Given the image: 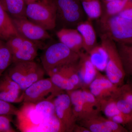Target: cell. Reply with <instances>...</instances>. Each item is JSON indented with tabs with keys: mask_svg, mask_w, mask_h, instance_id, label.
<instances>
[{
	"mask_svg": "<svg viewBox=\"0 0 132 132\" xmlns=\"http://www.w3.org/2000/svg\"><path fill=\"white\" fill-rule=\"evenodd\" d=\"M79 57V54L60 42L45 48L40 59L43 67L48 74L62 66L78 62Z\"/></svg>",
	"mask_w": 132,
	"mask_h": 132,
	"instance_id": "1",
	"label": "cell"
},
{
	"mask_svg": "<svg viewBox=\"0 0 132 132\" xmlns=\"http://www.w3.org/2000/svg\"><path fill=\"white\" fill-rule=\"evenodd\" d=\"M6 72L24 91L33 83L44 78L46 73L42 66L34 61L12 63Z\"/></svg>",
	"mask_w": 132,
	"mask_h": 132,
	"instance_id": "2",
	"label": "cell"
},
{
	"mask_svg": "<svg viewBox=\"0 0 132 132\" xmlns=\"http://www.w3.org/2000/svg\"><path fill=\"white\" fill-rule=\"evenodd\" d=\"M26 16L29 21L46 30L56 27L57 7L54 0H38L27 5Z\"/></svg>",
	"mask_w": 132,
	"mask_h": 132,
	"instance_id": "3",
	"label": "cell"
},
{
	"mask_svg": "<svg viewBox=\"0 0 132 132\" xmlns=\"http://www.w3.org/2000/svg\"><path fill=\"white\" fill-rule=\"evenodd\" d=\"M100 24L102 34L118 43L132 44V20L119 15L101 16Z\"/></svg>",
	"mask_w": 132,
	"mask_h": 132,
	"instance_id": "4",
	"label": "cell"
},
{
	"mask_svg": "<svg viewBox=\"0 0 132 132\" xmlns=\"http://www.w3.org/2000/svg\"><path fill=\"white\" fill-rule=\"evenodd\" d=\"M101 45L108 55V61L105 70L106 76L111 82L118 87L124 84L126 73L117 45L104 34L100 35Z\"/></svg>",
	"mask_w": 132,
	"mask_h": 132,
	"instance_id": "5",
	"label": "cell"
},
{
	"mask_svg": "<svg viewBox=\"0 0 132 132\" xmlns=\"http://www.w3.org/2000/svg\"><path fill=\"white\" fill-rule=\"evenodd\" d=\"M57 7L56 26L61 28H76L85 21V12L80 0H54Z\"/></svg>",
	"mask_w": 132,
	"mask_h": 132,
	"instance_id": "6",
	"label": "cell"
},
{
	"mask_svg": "<svg viewBox=\"0 0 132 132\" xmlns=\"http://www.w3.org/2000/svg\"><path fill=\"white\" fill-rule=\"evenodd\" d=\"M65 92L55 85L50 78H43L24 91L23 102L35 104L43 101H53L59 95Z\"/></svg>",
	"mask_w": 132,
	"mask_h": 132,
	"instance_id": "7",
	"label": "cell"
},
{
	"mask_svg": "<svg viewBox=\"0 0 132 132\" xmlns=\"http://www.w3.org/2000/svg\"><path fill=\"white\" fill-rule=\"evenodd\" d=\"M6 42L12 53V63L33 61L38 55L40 45L20 35Z\"/></svg>",
	"mask_w": 132,
	"mask_h": 132,
	"instance_id": "8",
	"label": "cell"
},
{
	"mask_svg": "<svg viewBox=\"0 0 132 132\" xmlns=\"http://www.w3.org/2000/svg\"><path fill=\"white\" fill-rule=\"evenodd\" d=\"M23 103L15 115L17 128L21 132H39L40 128L46 120L36 110L35 104Z\"/></svg>",
	"mask_w": 132,
	"mask_h": 132,
	"instance_id": "9",
	"label": "cell"
},
{
	"mask_svg": "<svg viewBox=\"0 0 132 132\" xmlns=\"http://www.w3.org/2000/svg\"><path fill=\"white\" fill-rule=\"evenodd\" d=\"M53 101L55 114L64 127L65 132L73 131L77 120L74 114L68 94L65 92L59 95L54 98Z\"/></svg>",
	"mask_w": 132,
	"mask_h": 132,
	"instance_id": "10",
	"label": "cell"
},
{
	"mask_svg": "<svg viewBox=\"0 0 132 132\" xmlns=\"http://www.w3.org/2000/svg\"><path fill=\"white\" fill-rule=\"evenodd\" d=\"M12 19L19 34L26 39L39 45V42L51 38L47 31L27 18H12Z\"/></svg>",
	"mask_w": 132,
	"mask_h": 132,
	"instance_id": "11",
	"label": "cell"
},
{
	"mask_svg": "<svg viewBox=\"0 0 132 132\" xmlns=\"http://www.w3.org/2000/svg\"><path fill=\"white\" fill-rule=\"evenodd\" d=\"M24 92L6 72L0 77V100L10 103L23 102Z\"/></svg>",
	"mask_w": 132,
	"mask_h": 132,
	"instance_id": "12",
	"label": "cell"
},
{
	"mask_svg": "<svg viewBox=\"0 0 132 132\" xmlns=\"http://www.w3.org/2000/svg\"><path fill=\"white\" fill-rule=\"evenodd\" d=\"M118 87L111 82L106 76L98 70L95 78L89 87L90 92L99 102L111 98L118 90Z\"/></svg>",
	"mask_w": 132,
	"mask_h": 132,
	"instance_id": "13",
	"label": "cell"
},
{
	"mask_svg": "<svg viewBox=\"0 0 132 132\" xmlns=\"http://www.w3.org/2000/svg\"><path fill=\"white\" fill-rule=\"evenodd\" d=\"M79 56L78 67L81 88H89L90 84L95 78L98 70L92 63L88 53L81 51Z\"/></svg>",
	"mask_w": 132,
	"mask_h": 132,
	"instance_id": "14",
	"label": "cell"
},
{
	"mask_svg": "<svg viewBox=\"0 0 132 132\" xmlns=\"http://www.w3.org/2000/svg\"><path fill=\"white\" fill-rule=\"evenodd\" d=\"M56 35L60 42L74 52L79 54L83 49L82 36L76 28H61Z\"/></svg>",
	"mask_w": 132,
	"mask_h": 132,
	"instance_id": "15",
	"label": "cell"
},
{
	"mask_svg": "<svg viewBox=\"0 0 132 132\" xmlns=\"http://www.w3.org/2000/svg\"><path fill=\"white\" fill-rule=\"evenodd\" d=\"M80 33L83 41V49L89 54L97 45V35L92 20L88 19L79 23L76 27Z\"/></svg>",
	"mask_w": 132,
	"mask_h": 132,
	"instance_id": "16",
	"label": "cell"
},
{
	"mask_svg": "<svg viewBox=\"0 0 132 132\" xmlns=\"http://www.w3.org/2000/svg\"><path fill=\"white\" fill-rule=\"evenodd\" d=\"M18 35L12 18L4 9L0 1V39L6 41L11 37Z\"/></svg>",
	"mask_w": 132,
	"mask_h": 132,
	"instance_id": "17",
	"label": "cell"
},
{
	"mask_svg": "<svg viewBox=\"0 0 132 132\" xmlns=\"http://www.w3.org/2000/svg\"><path fill=\"white\" fill-rule=\"evenodd\" d=\"M66 92L70 97L73 111L77 120V123L79 121L86 117L83 103L82 89L80 88Z\"/></svg>",
	"mask_w": 132,
	"mask_h": 132,
	"instance_id": "18",
	"label": "cell"
},
{
	"mask_svg": "<svg viewBox=\"0 0 132 132\" xmlns=\"http://www.w3.org/2000/svg\"><path fill=\"white\" fill-rule=\"evenodd\" d=\"M2 4L11 18H27V4L24 0H0Z\"/></svg>",
	"mask_w": 132,
	"mask_h": 132,
	"instance_id": "19",
	"label": "cell"
},
{
	"mask_svg": "<svg viewBox=\"0 0 132 132\" xmlns=\"http://www.w3.org/2000/svg\"><path fill=\"white\" fill-rule=\"evenodd\" d=\"M82 89L83 103L87 118L90 116L99 114L101 112L100 102L91 93L88 88Z\"/></svg>",
	"mask_w": 132,
	"mask_h": 132,
	"instance_id": "20",
	"label": "cell"
},
{
	"mask_svg": "<svg viewBox=\"0 0 132 132\" xmlns=\"http://www.w3.org/2000/svg\"><path fill=\"white\" fill-rule=\"evenodd\" d=\"M78 63L62 66L52 72H55L60 74L73 83L78 89L81 88L82 86L78 73Z\"/></svg>",
	"mask_w": 132,
	"mask_h": 132,
	"instance_id": "21",
	"label": "cell"
},
{
	"mask_svg": "<svg viewBox=\"0 0 132 132\" xmlns=\"http://www.w3.org/2000/svg\"><path fill=\"white\" fill-rule=\"evenodd\" d=\"M104 118L97 114L82 119L77 123L86 128L91 132H111L105 124Z\"/></svg>",
	"mask_w": 132,
	"mask_h": 132,
	"instance_id": "22",
	"label": "cell"
},
{
	"mask_svg": "<svg viewBox=\"0 0 132 132\" xmlns=\"http://www.w3.org/2000/svg\"><path fill=\"white\" fill-rule=\"evenodd\" d=\"M88 54L91 61L97 70L100 71L105 70L108 61V55L101 45H97Z\"/></svg>",
	"mask_w": 132,
	"mask_h": 132,
	"instance_id": "23",
	"label": "cell"
},
{
	"mask_svg": "<svg viewBox=\"0 0 132 132\" xmlns=\"http://www.w3.org/2000/svg\"><path fill=\"white\" fill-rule=\"evenodd\" d=\"M117 46L126 75L132 76V44L118 43Z\"/></svg>",
	"mask_w": 132,
	"mask_h": 132,
	"instance_id": "24",
	"label": "cell"
},
{
	"mask_svg": "<svg viewBox=\"0 0 132 132\" xmlns=\"http://www.w3.org/2000/svg\"><path fill=\"white\" fill-rule=\"evenodd\" d=\"M81 3L88 19H100L102 14V9L101 0H80Z\"/></svg>",
	"mask_w": 132,
	"mask_h": 132,
	"instance_id": "25",
	"label": "cell"
},
{
	"mask_svg": "<svg viewBox=\"0 0 132 132\" xmlns=\"http://www.w3.org/2000/svg\"><path fill=\"white\" fill-rule=\"evenodd\" d=\"M127 0H114L102 2V12L101 16L109 17L118 15L124 10Z\"/></svg>",
	"mask_w": 132,
	"mask_h": 132,
	"instance_id": "26",
	"label": "cell"
},
{
	"mask_svg": "<svg viewBox=\"0 0 132 132\" xmlns=\"http://www.w3.org/2000/svg\"><path fill=\"white\" fill-rule=\"evenodd\" d=\"M12 63L10 49L5 41L0 39V77Z\"/></svg>",
	"mask_w": 132,
	"mask_h": 132,
	"instance_id": "27",
	"label": "cell"
},
{
	"mask_svg": "<svg viewBox=\"0 0 132 132\" xmlns=\"http://www.w3.org/2000/svg\"><path fill=\"white\" fill-rule=\"evenodd\" d=\"M35 104L36 109L45 120H48L55 114L53 101H43Z\"/></svg>",
	"mask_w": 132,
	"mask_h": 132,
	"instance_id": "28",
	"label": "cell"
},
{
	"mask_svg": "<svg viewBox=\"0 0 132 132\" xmlns=\"http://www.w3.org/2000/svg\"><path fill=\"white\" fill-rule=\"evenodd\" d=\"M100 104L101 112L109 119L121 113L112 97L102 100L100 101Z\"/></svg>",
	"mask_w": 132,
	"mask_h": 132,
	"instance_id": "29",
	"label": "cell"
},
{
	"mask_svg": "<svg viewBox=\"0 0 132 132\" xmlns=\"http://www.w3.org/2000/svg\"><path fill=\"white\" fill-rule=\"evenodd\" d=\"M47 75L55 85L65 92L78 89L73 83L56 72H52Z\"/></svg>",
	"mask_w": 132,
	"mask_h": 132,
	"instance_id": "30",
	"label": "cell"
},
{
	"mask_svg": "<svg viewBox=\"0 0 132 132\" xmlns=\"http://www.w3.org/2000/svg\"><path fill=\"white\" fill-rule=\"evenodd\" d=\"M118 90L112 97L117 107L122 113L132 117V111L130 106L125 100L118 94Z\"/></svg>",
	"mask_w": 132,
	"mask_h": 132,
	"instance_id": "31",
	"label": "cell"
},
{
	"mask_svg": "<svg viewBox=\"0 0 132 132\" xmlns=\"http://www.w3.org/2000/svg\"><path fill=\"white\" fill-rule=\"evenodd\" d=\"M118 92L128 104L132 111V86L131 83L123 84L118 87Z\"/></svg>",
	"mask_w": 132,
	"mask_h": 132,
	"instance_id": "32",
	"label": "cell"
},
{
	"mask_svg": "<svg viewBox=\"0 0 132 132\" xmlns=\"http://www.w3.org/2000/svg\"><path fill=\"white\" fill-rule=\"evenodd\" d=\"M18 110L12 103L0 100V115L15 116Z\"/></svg>",
	"mask_w": 132,
	"mask_h": 132,
	"instance_id": "33",
	"label": "cell"
},
{
	"mask_svg": "<svg viewBox=\"0 0 132 132\" xmlns=\"http://www.w3.org/2000/svg\"><path fill=\"white\" fill-rule=\"evenodd\" d=\"M10 115H0V132H14L11 123L12 119Z\"/></svg>",
	"mask_w": 132,
	"mask_h": 132,
	"instance_id": "34",
	"label": "cell"
},
{
	"mask_svg": "<svg viewBox=\"0 0 132 132\" xmlns=\"http://www.w3.org/2000/svg\"><path fill=\"white\" fill-rule=\"evenodd\" d=\"M118 15L124 18L132 20V8L124 10Z\"/></svg>",
	"mask_w": 132,
	"mask_h": 132,
	"instance_id": "35",
	"label": "cell"
},
{
	"mask_svg": "<svg viewBox=\"0 0 132 132\" xmlns=\"http://www.w3.org/2000/svg\"><path fill=\"white\" fill-rule=\"evenodd\" d=\"M74 132H91L86 128L76 123L74 127Z\"/></svg>",
	"mask_w": 132,
	"mask_h": 132,
	"instance_id": "36",
	"label": "cell"
},
{
	"mask_svg": "<svg viewBox=\"0 0 132 132\" xmlns=\"http://www.w3.org/2000/svg\"><path fill=\"white\" fill-rule=\"evenodd\" d=\"M131 8H132V0H127L124 10Z\"/></svg>",
	"mask_w": 132,
	"mask_h": 132,
	"instance_id": "37",
	"label": "cell"
},
{
	"mask_svg": "<svg viewBox=\"0 0 132 132\" xmlns=\"http://www.w3.org/2000/svg\"><path fill=\"white\" fill-rule=\"evenodd\" d=\"M24 1L26 2V4L28 5V4H29V3H31L38 1V0H24Z\"/></svg>",
	"mask_w": 132,
	"mask_h": 132,
	"instance_id": "38",
	"label": "cell"
},
{
	"mask_svg": "<svg viewBox=\"0 0 132 132\" xmlns=\"http://www.w3.org/2000/svg\"><path fill=\"white\" fill-rule=\"evenodd\" d=\"M128 131L130 132H132V124L130 126V127L128 128Z\"/></svg>",
	"mask_w": 132,
	"mask_h": 132,
	"instance_id": "39",
	"label": "cell"
},
{
	"mask_svg": "<svg viewBox=\"0 0 132 132\" xmlns=\"http://www.w3.org/2000/svg\"><path fill=\"white\" fill-rule=\"evenodd\" d=\"M101 2H107L110 1H114V0H101Z\"/></svg>",
	"mask_w": 132,
	"mask_h": 132,
	"instance_id": "40",
	"label": "cell"
},
{
	"mask_svg": "<svg viewBox=\"0 0 132 132\" xmlns=\"http://www.w3.org/2000/svg\"><path fill=\"white\" fill-rule=\"evenodd\" d=\"M131 83V85L132 86V81L131 82V83Z\"/></svg>",
	"mask_w": 132,
	"mask_h": 132,
	"instance_id": "41",
	"label": "cell"
},
{
	"mask_svg": "<svg viewBox=\"0 0 132 132\" xmlns=\"http://www.w3.org/2000/svg\"></svg>",
	"mask_w": 132,
	"mask_h": 132,
	"instance_id": "42",
	"label": "cell"
}]
</instances>
